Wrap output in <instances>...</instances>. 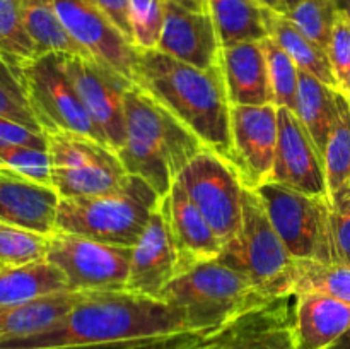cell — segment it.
Wrapping results in <instances>:
<instances>
[{"label": "cell", "instance_id": "ab89813d", "mask_svg": "<svg viewBox=\"0 0 350 349\" xmlns=\"http://www.w3.org/2000/svg\"><path fill=\"white\" fill-rule=\"evenodd\" d=\"M327 53L330 58L332 68H334L335 79L342 89L350 72V17L340 10H338L334 29H332Z\"/></svg>", "mask_w": 350, "mask_h": 349}, {"label": "cell", "instance_id": "681fc988", "mask_svg": "<svg viewBox=\"0 0 350 349\" xmlns=\"http://www.w3.org/2000/svg\"><path fill=\"white\" fill-rule=\"evenodd\" d=\"M190 349H193V348H190Z\"/></svg>", "mask_w": 350, "mask_h": 349}, {"label": "cell", "instance_id": "44dd1931", "mask_svg": "<svg viewBox=\"0 0 350 349\" xmlns=\"http://www.w3.org/2000/svg\"><path fill=\"white\" fill-rule=\"evenodd\" d=\"M350 325V305L321 293L296 294V349H327Z\"/></svg>", "mask_w": 350, "mask_h": 349}, {"label": "cell", "instance_id": "4fadbf2b", "mask_svg": "<svg viewBox=\"0 0 350 349\" xmlns=\"http://www.w3.org/2000/svg\"><path fill=\"white\" fill-rule=\"evenodd\" d=\"M57 14L91 58L135 84L140 51L105 16L94 0H55Z\"/></svg>", "mask_w": 350, "mask_h": 349}, {"label": "cell", "instance_id": "7c38bea8", "mask_svg": "<svg viewBox=\"0 0 350 349\" xmlns=\"http://www.w3.org/2000/svg\"><path fill=\"white\" fill-rule=\"evenodd\" d=\"M296 294L270 298L202 339L193 349H296Z\"/></svg>", "mask_w": 350, "mask_h": 349}, {"label": "cell", "instance_id": "7402d4cb", "mask_svg": "<svg viewBox=\"0 0 350 349\" xmlns=\"http://www.w3.org/2000/svg\"><path fill=\"white\" fill-rule=\"evenodd\" d=\"M263 21H265L267 34L272 38L287 55L294 60L297 68L308 74L314 75L334 89H340L332 68L330 58L323 48L318 47L311 40H308L284 12L263 9Z\"/></svg>", "mask_w": 350, "mask_h": 349}, {"label": "cell", "instance_id": "9a60e30c", "mask_svg": "<svg viewBox=\"0 0 350 349\" xmlns=\"http://www.w3.org/2000/svg\"><path fill=\"white\" fill-rule=\"evenodd\" d=\"M275 163L270 181H277L303 194L328 197L323 157L293 109L277 108Z\"/></svg>", "mask_w": 350, "mask_h": 349}, {"label": "cell", "instance_id": "bcb514c9", "mask_svg": "<svg viewBox=\"0 0 350 349\" xmlns=\"http://www.w3.org/2000/svg\"><path fill=\"white\" fill-rule=\"evenodd\" d=\"M335 3H337L340 12H344L345 16L350 17V0H335Z\"/></svg>", "mask_w": 350, "mask_h": 349}, {"label": "cell", "instance_id": "8d00e7d4", "mask_svg": "<svg viewBox=\"0 0 350 349\" xmlns=\"http://www.w3.org/2000/svg\"><path fill=\"white\" fill-rule=\"evenodd\" d=\"M0 116L21 123L34 132H43L31 112L26 91L19 74L0 55Z\"/></svg>", "mask_w": 350, "mask_h": 349}, {"label": "cell", "instance_id": "74e56055", "mask_svg": "<svg viewBox=\"0 0 350 349\" xmlns=\"http://www.w3.org/2000/svg\"><path fill=\"white\" fill-rule=\"evenodd\" d=\"M0 168L16 171L43 185H51V163L48 149L29 146L0 147Z\"/></svg>", "mask_w": 350, "mask_h": 349}, {"label": "cell", "instance_id": "2e32d148", "mask_svg": "<svg viewBox=\"0 0 350 349\" xmlns=\"http://www.w3.org/2000/svg\"><path fill=\"white\" fill-rule=\"evenodd\" d=\"M176 276L178 252L163 197L139 243L133 246L125 289L159 300L164 287Z\"/></svg>", "mask_w": 350, "mask_h": 349}, {"label": "cell", "instance_id": "836d02e7", "mask_svg": "<svg viewBox=\"0 0 350 349\" xmlns=\"http://www.w3.org/2000/svg\"><path fill=\"white\" fill-rule=\"evenodd\" d=\"M337 14L335 0H297L286 16L308 40L327 51Z\"/></svg>", "mask_w": 350, "mask_h": 349}, {"label": "cell", "instance_id": "e0dca14e", "mask_svg": "<svg viewBox=\"0 0 350 349\" xmlns=\"http://www.w3.org/2000/svg\"><path fill=\"white\" fill-rule=\"evenodd\" d=\"M157 50L204 70L221 67L222 44L208 12H191L170 0Z\"/></svg>", "mask_w": 350, "mask_h": 349}, {"label": "cell", "instance_id": "83f0119b", "mask_svg": "<svg viewBox=\"0 0 350 349\" xmlns=\"http://www.w3.org/2000/svg\"><path fill=\"white\" fill-rule=\"evenodd\" d=\"M126 174L120 157L113 163L84 168H51V187L60 198L92 197L116 190Z\"/></svg>", "mask_w": 350, "mask_h": 349}, {"label": "cell", "instance_id": "60d3db41", "mask_svg": "<svg viewBox=\"0 0 350 349\" xmlns=\"http://www.w3.org/2000/svg\"><path fill=\"white\" fill-rule=\"evenodd\" d=\"M29 146L46 149V139L43 132H34L21 123L0 116V147Z\"/></svg>", "mask_w": 350, "mask_h": 349}, {"label": "cell", "instance_id": "9c48e42d", "mask_svg": "<svg viewBox=\"0 0 350 349\" xmlns=\"http://www.w3.org/2000/svg\"><path fill=\"white\" fill-rule=\"evenodd\" d=\"M133 246H116L55 229L48 236L46 260L65 274L68 291L125 289Z\"/></svg>", "mask_w": 350, "mask_h": 349}, {"label": "cell", "instance_id": "cb8c5ba5", "mask_svg": "<svg viewBox=\"0 0 350 349\" xmlns=\"http://www.w3.org/2000/svg\"><path fill=\"white\" fill-rule=\"evenodd\" d=\"M82 294L65 291L29 303L0 307V342L26 337L51 327L75 307Z\"/></svg>", "mask_w": 350, "mask_h": 349}, {"label": "cell", "instance_id": "f35d334b", "mask_svg": "<svg viewBox=\"0 0 350 349\" xmlns=\"http://www.w3.org/2000/svg\"><path fill=\"white\" fill-rule=\"evenodd\" d=\"M332 262L350 267V180L330 197Z\"/></svg>", "mask_w": 350, "mask_h": 349}, {"label": "cell", "instance_id": "7bdbcfd3", "mask_svg": "<svg viewBox=\"0 0 350 349\" xmlns=\"http://www.w3.org/2000/svg\"><path fill=\"white\" fill-rule=\"evenodd\" d=\"M170 2L191 10V12H207V2L205 0H170Z\"/></svg>", "mask_w": 350, "mask_h": 349}, {"label": "cell", "instance_id": "ba28073f", "mask_svg": "<svg viewBox=\"0 0 350 349\" xmlns=\"http://www.w3.org/2000/svg\"><path fill=\"white\" fill-rule=\"evenodd\" d=\"M19 77L43 132H77L109 147L62 67L60 53L40 55L21 70Z\"/></svg>", "mask_w": 350, "mask_h": 349}, {"label": "cell", "instance_id": "d6986e66", "mask_svg": "<svg viewBox=\"0 0 350 349\" xmlns=\"http://www.w3.org/2000/svg\"><path fill=\"white\" fill-rule=\"evenodd\" d=\"M164 201L178 252V274L198 263L217 260L224 243L188 197L180 181H174L170 194L164 195Z\"/></svg>", "mask_w": 350, "mask_h": 349}, {"label": "cell", "instance_id": "d4e9b609", "mask_svg": "<svg viewBox=\"0 0 350 349\" xmlns=\"http://www.w3.org/2000/svg\"><path fill=\"white\" fill-rule=\"evenodd\" d=\"M337 92L338 89L330 88L314 75L299 70L294 113L311 135L321 157L337 116Z\"/></svg>", "mask_w": 350, "mask_h": 349}, {"label": "cell", "instance_id": "f1b7e54d", "mask_svg": "<svg viewBox=\"0 0 350 349\" xmlns=\"http://www.w3.org/2000/svg\"><path fill=\"white\" fill-rule=\"evenodd\" d=\"M51 168H84L113 163L118 154L92 137L77 132H43Z\"/></svg>", "mask_w": 350, "mask_h": 349}, {"label": "cell", "instance_id": "277c9868", "mask_svg": "<svg viewBox=\"0 0 350 349\" xmlns=\"http://www.w3.org/2000/svg\"><path fill=\"white\" fill-rule=\"evenodd\" d=\"M161 195L135 174H126L116 190L92 197L60 198L55 229L116 246H135Z\"/></svg>", "mask_w": 350, "mask_h": 349}, {"label": "cell", "instance_id": "4dcf8cb0", "mask_svg": "<svg viewBox=\"0 0 350 349\" xmlns=\"http://www.w3.org/2000/svg\"><path fill=\"white\" fill-rule=\"evenodd\" d=\"M293 293L328 294L350 305V267L317 260H296Z\"/></svg>", "mask_w": 350, "mask_h": 349}, {"label": "cell", "instance_id": "603a6c76", "mask_svg": "<svg viewBox=\"0 0 350 349\" xmlns=\"http://www.w3.org/2000/svg\"><path fill=\"white\" fill-rule=\"evenodd\" d=\"M68 291L65 274L50 260L0 269V307L29 303Z\"/></svg>", "mask_w": 350, "mask_h": 349}, {"label": "cell", "instance_id": "f546056e", "mask_svg": "<svg viewBox=\"0 0 350 349\" xmlns=\"http://www.w3.org/2000/svg\"><path fill=\"white\" fill-rule=\"evenodd\" d=\"M328 194L332 195L350 180V103L344 92H337V116L323 153Z\"/></svg>", "mask_w": 350, "mask_h": 349}, {"label": "cell", "instance_id": "4316f807", "mask_svg": "<svg viewBox=\"0 0 350 349\" xmlns=\"http://www.w3.org/2000/svg\"><path fill=\"white\" fill-rule=\"evenodd\" d=\"M23 14L24 26L38 57L44 53H70L91 58L64 27L55 0H23Z\"/></svg>", "mask_w": 350, "mask_h": 349}, {"label": "cell", "instance_id": "ffe728a7", "mask_svg": "<svg viewBox=\"0 0 350 349\" xmlns=\"http://www.w3.org/2000/svg\"><path fill=\"white\" fill-rule=\"evenodd\" d=\"M221 68L232 106L273 105L262 41L222 47Z\"/></svg>", "mask_w": 350, "mask_h": 349}, {"label": "cell", "instance_id": "b9f144b4", "mask_svg": "<svg viewBox=\"0 0 350 349\" xmlns=\"http://www.w3.org/2000/svg\"><path fill=\"white\" fill-rule=\"evenodd\" d=\"M94 3L133 44L132 27H130V0H94Z\"/></svg>", "mask_w": 350, "mask_h": 349}, {"label": "cell", "instance_id": "5b68a950", "mask_svg": "<svg viewBox=\"0 0 350 349\" xmlns=\"http://www.w3.org/2000/svg\"><path fill=\"white\" fill-rule=\"evenodd\" d=\"M159 300L183 315L188 331L212 334L270 298L263 296L248 277L217 259L178 274Z\"/></svg>", "mask_w": 350, "mask_h": 349}, {"label": "cell", "instance_id": "3957f363", "mask_svg": "<svg viewBox=\"0 0 350 349\" xmlns=\"http://www.w3.org/2000/svg\"><path fill=\"white\" fill-rule=\"evenodd\" d=\"M205 149L204 142L140 86L125 94V142L118 157L126 173L146 180L161 197Z\"/></svg>", "mask_w": 350, "mask_h": 349}, {"label": "cell", "instance_id": "484cf974", "mask_svg": "<svg viewBox=\"0 0 350 349\" xmlns=\"http://www.w3.org/2000/svg\"><path fill=\"white\" fill-rule=\"evenodd\" d=\"M222 47L241 41H262L267 34L258 0H205Z\"/></svg>", "mask_w": 350, "mask_h": 349}, {"label": "cell", "instance_id": "6da1fadb", "mask_svg": "<svg viewBox=\"0 0 350 349\" xmlns=\"http://www.w3.org/2000/svg\"><path fill=\"white\" fill-rule=\"evenodd\" d=\"M188 332L183 315L157 298L132 291H84L57 324L26 337L0 342V349H50L106 344Z\"/></svg>", "mask_w": 350, "mask_h": 349}, {"label": "cell", "instance_id": "8fae6325", "mask_svg": "<svg viewBox=\"0 0 350 349\" xmlns=\"http://www.w3.org/2000/svg\"><path fill=\"white\" fill-rule=\"evenodd\" d=\"M60 60L89 116L118 153L125 142V94L133 82L94 58L60 53Z\"/></svg>", "mask_w": 350, "mask_h": 349}, {"label": "cell", "instance_id": "7dc6e473", "mask_svg": "<svg viewBox=\"0 0 350 349\" xmlns=\"http://www.w3.org/2000/svg\"><path fill=\"white\" fill-rule=\"evenodd\" d=\"M340 91L344 92L345 98H347V99H349V103H350V72H349L347 79H345V82H344V86H342Z\"/></svg>", "mask_w": 350, "mask_h": 349}, {"label": "cell", "instance_id": "7a4b0ae2", "mask_svg": "<svg viewBox=\"0 0 350 349\" xmlns=\"http://www.w3.org/2000/svg\"><path fill=\"white\" fill-rule=\"evenodd\" d=\"M135 84L231 163V101L221 67L204 70L159 50L140 51Z\"/></svg>", "mask_w": 350, "mask_h": 349}, {"label": "cell", "instance_id": "1f68e13d", "mask_svg": "<svg viewBox=\"0 0 350 349\" xmlns=\"http://www.w3.org/2000/svg\"><path fill=\"white\" fill-rule=\"evenodd\" d=\"M0 55L19 75L38 57L24 26L23 0H0Z\"/></svg>", "mask_w": 350, "mask_h": 349}, {"label": "cell", "instance_id": "d6a6232c", "mask_svg": "<svg viewBox=\"0 0 350 349\" xmlns=\"http://www.w3.org/2000/svg\"><path fill=\"white\" fill-rule=\"evenodd\" d=\"M262 48L263 53H265L273 105L277 108H287L294 112L296 109L297 84H299V68L272 38L267 36L265 40H262Z\"/></svg>", "mask_w": 350, "mask_h": 349}, {"label": "cell", "instance_id": "c3c4849f", "mask_svg": "<svg viewBox=\"0 0 350 349\" xmlns=\"http://www.w3.org/2000/svg\"><path fill=\"white\" fill-rule=\"evenodd\" d=\"M282 2H284V7H286V12H287V10H289L291 7L297 2V0H282Z\"/></svg>", "mask_w": 350, "mask_h": 349}, {"label": "cell", "instance_id": "8992f818", "mask_svg": "<svg viewBox=\"0 0 350 349\" xmlns=\"http://www.w3.org/2000/svg\"><path fill=\"white\" fill-rule=\"evenodd\" d=\"M222 263L232 267L267 298L294 294L296 259L273 228L258 194L245 187L241 224L222 248Z\"/></svg>", "mask_w": 350, "mask_h": 349}, {"label": "cell", "instance_id": "ee69618b", "mask_svg": "<svg viewBox=\"0 0 350 349\" xmlns=\"http://www.w3.org/2000/svg\"><path fill=\"white\" fill-rule=\"evenodd\" d=\"M327 349H350V325L345 328L344 334H342L340 337L334 342V344L328 346Z\"/></svg>", "mask_w": 350, "mask_h": 349}, {"label": "cell", "instance_id": "ac0fdd59", "mask_svg": "<svg viewBox=\"0 0 350 349\" xmlns=\"http://www.w3.org/2000/svg\"><path fill=\"white\" fill-rule=\"evenodd\" d=\"M58 202L60 195L51 185L0 168V222L50 236L55 231Z\"/></svg>", "mask_w": 350, "mask_h": 349}, {"label": "cell", "instance_id": "e575fe53", "mask_svg": "<svg viewBox=\"0 0 350 349\" xmlns=\"http://www.w3.org/2000/svg\"><path fill=\"white\" fill-rule=\"evenodd\" d=\"M48 236L0 222V269L21 267L46 259Z\"/></svg>", "mask_w": 350, "mask_h": 349}, {"label": "cell", "instance_id": "30bf717a", "mask_svg": "<svg viewBox=\"0 0 350 349\" xmlns=\"http://www.w3.org/2000/svg\"><path fill=\"white\" fill-rule=\"evenodd\" d=\"M222 243L234 238L241 224L243 185L238 170L205 147L176 178Z\"/></svg>", "mask_w": 350, "mask_h": 349}, {"label": "cell", "instance_id": "52a82bcc", "mask_svg": "<svg viewBox=\"0 0 350 349\" xmlns=\"http://www.w3.org/2000/svg\"><path fill=\"white\" fill-rule=\"evenodd\" d=\"M253 190L294 259L332 262L330 198L303 194L277 181Z\"/></svg>", "mask_w": 350, "mask_h": 349}, {"label": "cell", "instance_id": "5bb4252c", "mask_svg": "<svg viewBox=\"0 0 350 349\" xmlns=\"http://www.w3.org/2000/svg\"><path fill=\"white\" fill-rule=\"evenodd\" d=\"M277 106L231 105V163L245 187L258 188L270 181L275 163Z\"/></svg>", "mask_w": 350, "mask_h": 349}, {"label": "cell", "instance_id": "f6af8a7d", "mask_svg": "<svg viewBox=\"0 0 350 349\" xmlns=\"http://www.w3.org/2000/svg\"><path fill=\"white\" fill-rule=\"evenodd\" d=\"M262 5L269 7V9H273L277 10V12H284L286 14V7H284V2L282 0H258Z\"/></svg>", "mask_w": 350, "mask_h": 349}, {"label": "cell", "instance_id": "d590c367", "mask_svg": "<svg viewBox=\"0 0 350 349\" xmlns=\"http://www.w3.org/2000/svg\"><path fill=\"white\" fill-rule=\"evenodd\" d=\"M166 0H130V27L139 51L157 50L163 34Z\"/></svg>", "mask_w": 350, "mask_h": 349}]
</instances>
